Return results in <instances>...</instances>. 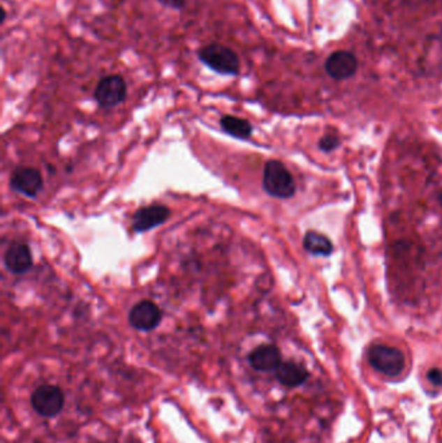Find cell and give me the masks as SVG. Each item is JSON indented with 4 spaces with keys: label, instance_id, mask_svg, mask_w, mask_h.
Instances as JSON below:
<instances>
[{
    "label": "cell",
    "instance_id": "obj_1",
    "mask_svg": "<svg viewBox=\"0 0 442 443\" xmlns=\"http://www.w3.org/2000/svg\"><path fill=\"white\" fill-rule=\"evenodd\" d=\"M198 59L210 70L221 75L236 77L242 70L239 54L228 45L222 43H209L198 50Z\"/></svg>",
    "mask_w": 442,
    "mask_h": 443
},
{
    "label": "cell",
    "instance_id": "obj_2",
    "mask_svg": "<svg viewBox=\"0 0 442 443\" xmlns=\"http://www.w3.org/2000/svg\"><path fill=\"white\" fill-rule=\"evenodd\" d=\"M262 187L275 199H290L296 193V183L292 174L278 160H270L265 165Z\"/></svg>",
    "mask_w": 442,
    "mask_h": 443
},
{
    "label": "cell",
    "instance_id": "obj_3",
    "mask_svg": "<svg viewBox=\"0 0 442 443\" xmlns=\"http://www.w3.org/2000/svg\"><path fill=\"white\" fill-rule=\"evenodd\" d=\"M367 361L375 371L390 379L399 376L406 367L405 354L388 345H372L367 352Z\"/></svg>",
    "mask_w": 442,
    "mask_h": 443
},
{
    "label": "cell",
    "instance_id": "obj_4",
    "mask_svg": "<svg viewBox=\"0 0 442 443\" xmlns=\"http://www.w3.org/2000/svg\"><path fill=\"white\" fill-rule=\"evenodd\" d=\"M127 98V83L119 74L103 77L94 91V99L104 109L116 108Z\"/></svg>",
    "mask_w": 442,
    "mask_h": 443
},
{
    "label": "cell",
    "instance_id": "obj_5",
    "mask_svg": "<svg viewBox=\"0 0 442 443\" xmlns=\"http://www.w3.org/2000/svg\"><path fill=\"white\" fill-rule=\"evenodd\" d=\"M30 402L38 415L54 417L63 411L65 396L56 385H40L31 394Z\"/></svg>",
    "mask_w": 442,
    "mask_h": 443
},
{
    "label": "cell",
    "instance_id": "obj_6",
    "mask_svg": "<svg viewBox=\"0 0 442 443\" xmlns=\"http://www.w3.org/2000/svg\"><path fill=\"white\" fill-rule=\"evenodd\" d=\"M10 190L24 195L30 199L36 197L45 187L42 174L34 167L29 166H18L16 167L10 178H9Z\"/></svg>",
    "mask_w": 442,
    "mask_h": 443
},
{
    "label": "cell",
    "instance_id": "obj_7",
    "mask_svg": "<svg viewBox=\"0 0 442 443\" xmlns=\"http://www.w3.org/2000/svg\"><path fill=\"white\" fill-rule=\"evenodd\" d=\"M163 311L154 302L145 299L133 306L128 314V323L142 332H151L160 326Z\"/></svg>",
    "mask_w": 442,
    "mask_h": 443
},
{
    "label": "cell",
    "instance_id": "obj_8",
    "mask_svg": "<svg viewBox=\"0 0 442 443\" xmlns=\"http://www.w3.org/2000/svg\"><path fill=\"white\" fill-rule=\"evenodd\" d=\"M172 216V210L161 205L154 204L136 210L133 217V230L138 234H143L152 228L161 226Z\"/></svg>",
    "mask_w": 442,
    "mask_h": 443
},
{
    "label": "cell",
    "instance_id": "obj_9",
    "mask_svg": "<svg viewBox=\"0 0 442 443\" xmlns=\"http://www.w3.org/2000/svg\"><path fill=\"white\" fill-rule=\"evenodd\" d=\"M325 68L331 78L344 81L355 74L358 69V60L348 51H337L325 60Z\"/></svg>",
    "mask_w": 442,
    "mask_h": 443
},
{
    "label": "cell",
    "instance_id": "obj_10",
    "mask_svg": "<svg viewBox=\"0 0 442 443\" xmlns=\"http://www.w3.org/2000/svg\"><path fill=\"white\" fill-rule=\"evenodd\" d=\"M248 362L256 371H277L281 363V353L275 345H261L248 355Z\"/></svg>",
    "mask_w": 442,
    "mask_h": 443
},
{
    "label": "cell",
    "instance_id": "obj_11",
    "mask_svg": "<svg viewBox=\"0 0 442 443\" xmlns=\"http://www.w3.org/2000/svg\"><path fill=\"white\" fill-rule=\"evenodd\" d=\"M6 269L13 275H24L33 267V255L24 243H13L4 254Z\"/></svg>",
    "mask_w": 442,
    "mask_h": 443
},
{
    "label": "cell",
    "instance_id": "obj_12",
    "mask_svg": "<svg viewBox=\"0 0 442 443\" xmlns=\"http://www.w3.org/2000/svg\"><path fill=\"white\" fill-rule=\"evenodd\" d=\"M275 377L283 386L293 389L304 385L309 380L310 372L307 371L305 366L288 361L280 363L279 367L275 371Z\"/></svg>",
    "mask_w": 442,
    "mask_h": 443
},
{
    "label": "cell",
    "instance_id": "obj_13",
    "mask_svg": "<svg viewBox=\"0 0 442 443\" xmlns=\"http://www.w3.org/2000/svg\"><path fill=\"white\" fill-rule=\"evenodd\" d=\"M219 125L226 134L233 136L235 139L246 140L253 134V126L249 121H246L244 118L236 117V116H231V114H226L221 118Z\"/></svg>",
    "mask_w": 442,
    "mask_h": 443
},
{
    "label": "cell",
    "instance_id": "obj_14",
    "mask_svg": "<svg viewBox=\"0 0 442 443\" xmlns=\"http://www.w3.org/2000/svg\"><path fill=\"white\" fill-rule=\"evenodd\" d=\"M304 248L313 255L327 257L334 252V245L327 236L316 231H309L304 236Z\"/></svg>",
    "mask_w": 442,
    "mask_h": 443
},
{
    "label": "cell",
    "instance_id": "obj_15",
    "mask_svg": "<svg viewBox=\"0 0 442 443\" xmlns=\"http://www.w3.org/2000/svg\"><path fill=\"white\" fill-rule=\"evenodd\" d=\"M340 144V140L336 135H325L319 140V148L325 152H332Z\"/></svg>",
    "mask_w": 442,
    "mask_h": 443
},
{
    "label": "cell",
    "instance_id": "obj_16",
    "mask_svg": "<svg viewBox=\"0 0 442 443\" xmlns=\"http://www.w3.org/2000/svg\"><path fill=\"white\" fill-rule=\"evenodd\" d=\"M427 380L434 386L442 388V370L440 368H431L427 372Z\"/></svg>",
    "mask_w": 442,
    "mask_h": 443
},
{
    "label": "cell",
    "instance_id": "obj_17",
    "mask_svg": "<svg viewBox=\"0 0 442 443\" xmlns=\"http://www.w3.org/2000/svg\"><path fill=\"white\" fill-rule=\"evenodd\" d=\"M156 1L165 8H170L172 10H182L187 6V0H156Z\"/></svg>",
    "mask_w": 442,
    "mask_h": 443
},
{
    "label": "cell",
    "instance_id": "obj_18",
    "mask_svg": "<svg viewBox=\"0 0 442 443\" xmlns=\"http://www.w3.org/2000/svg\"><path fill=\"white\" fill-rule=\"evenodd\" d=\"M7 20V10L6 8H1V24H4Z\"/></svg>",
    "mask_w": 442,
    "mask_h": 443
},
{
    "label": "cell",
    "instance_id": "obj_19",
    "mask_svg": "<svg viewBox=\"0 0 442 443\" xmlns=\"http://www.w3.org/2000/svg\"><path fill=\"white\" fill-rule=\"evenodd\" d=\"M437 200H439V202L442 205V190H440V193L437 195Z\"/></svg>",
    "mask_w": 442,
    "mask_h": 443
}]
</instances>
